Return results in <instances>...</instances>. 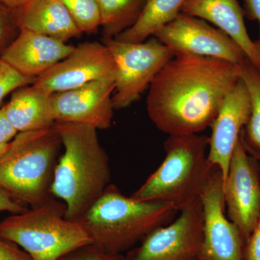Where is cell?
Returning <instances> with one entry per match:
<instances>
[{"mask_svg":"<svg viewBox=\"0 0 260 260\" xmlns=\"http://www.w3.org/2000/svg\"><path fill=\"white\" fill-rule=\"evenodd\" d=\"M30 0H0L2 4L12 10H18L27 4Z\"/></svg>","mask_w":260,"mask_h":260,"instance_id":"obj_31","label":"cell"},{"mask_svg":"<svg viewBox=\"0 0 260 260\" xmlns=\"http://www.w3.org/2000/svg\"><path fill=\"white\" fill-rule=\"evenodd\" d=\"M19 32L15 10L0 3V58L18 37Z\"/></svg>","mask_w":260,"mask_h":260,"instance_id":"obj_24","label":"cell"},{"mask_svg":"<svg viewBox=\"0 0 260 260\" xmlns=\"http://www.w3.org/2000/svg\"><path fill=\"white\" fill-rule=\"evenodd\" d=\"M254 47H255V51L256 56H257L258 61H259V65H260V37L257 40L254 42Z\"/></svg>","mask_w":260,"mask_h":260,"instance_id":"obj_32","label":"cell"},{"mask_svg":"<svg viewBox=\"0 0 260 260\" xmlns=\"http://www.w3.org/2000/svg\"><path fill=\"white\" fill-rule=\"evenodd\" d=\"M186 0H146L143 12L131 28L114 39L121 42L140 43L148 40L162 27L173 21Z\"/></svg>","mask_w":260,"mask_h":260,"instance_id":"obj_19","label":"cell"},{"mask_svg":"<svg viewBox=\"0 0 260 260\" xmlns=\"http://www.w3.org/2000/svg\"><path fill=\"white\" fill-rule=\"evenodd\" d=\"M239 64L241 78L245 83L251 101L250 116L241 133V140L248 153L260 156V67L246 57Z\"/></svg>","mask_w":260,"mask_h":260,"instance_id":"obj_20","label":"cell"},{"mask_svg":"<svg viewBox=\"0 0 260 260\" xmlns=\"http://www.w3.org/2000/svg\"><path fill=\"white\" fill-rule=\"evenodd\" d=\"M8 146H9V143H8V144H0V157L5 153Z\"/></svg>","mask_w":260,"mask_h":260,"instance_id":"obj_33","label":"cell"},{"mask_svg":"<svg viewBox=\"0 0 260 260\" xmlns=\"http://www.w3.org/2000/svg\"><path fill=\"white\" fill-rule=\"evenodd\" d=\"M28 209V206L15 200L4 189L0 188V213L8 212L12 214L22 213Z\"/></svg>","mask_w":260,"mask_h":260,"instance_id":"obj_28","label":"cell"},{"mask_svg":"<svg viewBox=\"0 0 260 260\" xmlns=\"http://www.w3.org/2000/svg\"><path fill=\"white\" fill-rule=\"evenodd\" d=\"M244 14L248 19L258 23L260 37V0H243Z\"/></svg>","mask_w":260,"mask_h":260,"instance_id":"obj_30","label":"cell"},{"mask_svg":"<svg viewBox=\"0 0 260 260\" xmlns=\"http://www.w3.org/2000/svg\"><path fill=\"white\" fill-rule=\"evenodd\" d=\"M181 13L203 19L223 30L237 43L246 58L260 67L254 43L244 23V9L238 0H186Z\"/></svg>","mask_w":260,"mask_h":260,"instance_id":"obj_16","label":"cell"},{"mask_svg":"<svg viewBox=\"0 0 260 260\" xmlns=\"http://www.w3.org/2000/svg\"><path fill=\"white\" fill-rule=\"evenodd\" d=\"M254 158L257 159V160L260 162V156L254 157Z\"/></svg>","mask_w":260,"mask_h":260,"instance_id":"obj_34","label":"cell"},{"mask_svg":"<svg viewBox=\"0 0 260 260\" xmlns=\"http://www.w3.org/2000/svg\"><path fill=\"white\" fill-rule=\"evenodd\" d=\"M223 198L228 218L239 229L246 244L260 218V162L248 153L241 137L223 182Z\"/></svg>","mask_w":260,"mask_h":260,"instance_id":"obj_9","label":"cell"},{"mask_svg":"<svg viewBox=\"0 0 260 260\" xmlns=\"http://www.w3.org/2000/svg\"><path fill=\"white\" fill-rule=\"evenodd\" d=\"M64 153L54 170L51 194L66 207L65 217L78 221L111 184L109 159L93 126L56 122Z\"/></svg>","mask_w":260,"mask_h":260,"instance_id":"obj_2","label":"cell"},{"mask_svg":"<svg viewBox=\"0 0 260 260\" xmlns=\"http://www.w3.org/2000/svg\"><path fill=\"white\" fill-rule=\"evenodd\" d=\"M174 54L208 56L240 64L246 57L237 42L208 22L181 13L153 36Z\"/></svg>","mask_w":260,"mask_h":260,"instance_id":"obj_11","label":"cell"},{"mask_svg":"<svg viewBox=\"0 0 260 260\" xmlns=\"http://www.w3.org/2000/svg\"><path fill=\"white\" fill-rule=\"evenodd\" d=\"M35 80L34 78L20 75L0 59V105L5 98L15 90L30 85Z\"/></svg>","mask_w":260,"mask_h":260,"instance_id":"obj_23","label":"cell"},{"mask_svg":"<svg viewBox=\"0 0 260 260\" xmlns=\"http://www.w3.org/2000/svg\"><path fill=\"white\" fill-rule=\"evenodd\" d=\"M83 34H93L101 28L97 0H60Z\"/></svg>","mask_w":260,"mask_h":260,"instance_id":"obj_22","label":"cell"},{"mask_svg":"<svg viewBox=\"0 0 260 260\" xmlns=\"http://www.w3.org/2000/svg\"><path fill=\"white\" fill-rule=\"evenodd\" d=\"M203 207V242L199 260H244L245 242L228 218L223 198V174L214 167L200 198Z\"/></svg>","mask_w":260,"mask_h":260,"instance_id":"obj_10","label":"cell"},{"mask_svg":"<svg viewBox=\"0 0 260 260\" xmlns=\"http://www.w3.org/2000/svg\"><path fill=\"white\" fill-rule=\"evenodd\" d=\"M177 213L172 204L126 197L111 184L78 222L92 244L107 252L123 254L154 229L172 222Z\"/></svg>","mask_w":260,"mask_h":260,"instance_id":"obj_3","label":"cell"},{"mask_svg":"<svg viewBox=\"0 0 260 260\" xmlns=\"http://www.w3.org/2000/svg\"><path fill=\"white\" fill-rule=\"evenodd\" d=\"M240 79V64L176 54L149 87V118L168 135L200 134L211 126L224 99Z\"/></svg>","mask_w":260,"mask_h":260,"instance_id":"obj_1","label":"cell"},{"mask_svg":"<svg viewBox=\"0 0 260 260\" xmlns=\"http://www.w3.org/2000/svg\"><path fill=\"white\" fill-rule=\"evenodd\" d=\"M15 11L20 30H30L64 42L83 34L60 0H30Z\"/></svg>","mask_w":260,"mask_h":260,"instance_id":"obj_18","label":"cell"},{"mask_svg":"<svg viewBox=\"0 0 260 260\" xmlns=\"http://www.w3.org/2000/svg\"><path fill=\"white\" fill-rule=\"evenodd\" d=\"M114 75L115 64L107 46L102 42H87L75 47L69 55L38 77L34 83L54 93Z\"/></svg>","mask_w":260,"mask_h":260,"instance_id":"obj_12","label":"cell"},{"mask_svg":"<svg viewBox=\"0 0 260 260\" xmlns=\"http://www.w3.org/2000/svg\"><path fill=\"white\" fill-rule=\"evenodd\" d=\"M115 75L90 82L72 90L52 93L56 122L77 123L107 129L114 116Z\"/></svg>","mask_w":260,"mask_h":260,"instance_id":"obj_13","label":"cell"},{"mask_svg":"<svg viewBox=\"0 0 260 260\" xmlns=\"http://www.w3.org/2000/svg\"><path fill=\"white\" fill-rule=\"evenodd\" d=\"M104 39H114L139 18L146 0H97Z\"/></svg>","mask_w":260,"mask_h":260,"instance_id":"obj_21","label":"cell"},{"mask_svg":"<svg viewBox=\"0 0 260 260\" xmlns=\"http://www.w3.org/2000/svg\"><path fill=\"white\" fill-rule=\"evenodd\" d=\"M66 207L52 198L44 204L0 220V237L22 248L32 260H58L91 240Z\"/></svg>","mask_w":260,"mask_h":260,"instance_id":"obj_6","label":"cell"},{"mask_svg":"<svg viewBox=\"0 0 260 260\" xmlns=\"http://www.w3.org/2000/svg\"><path fill=\"white\" fill-rule=\"evenodd\" d=\"M58 260H126L123 254H112L95 244H85L67 253Z\"/></svg>","mask_w":260,"mask_h":260,"instance_id":"obj_25","label":"cell"},{"mask_svg":"<svg viewBox=\"0 0 260 260\" xmlns=\"http://www.w3.org/2000/svg\"><path fill=\"white\" fill-rule=\"evenodd\" d=\"M61 148L54 126L19 133L0 157V188L30 208L54 198L51 186Z\"/></svg>","mask_w":260,"mask_h":260,"instance_id":"obj_5","label":"cell"},{"mask_svg":"<svg viewBox=\"0 0 260 260\" xmlns=\"http://www.w3.org/2000/svg\"><path fill=\"white\" fill-rule=\"evenodd\" d=\"M18 134V132L8 120L3 106L0 107V144L10 143Z\"/></svg>","mask_w":260,"mask_h":260,"instance_id":"obj_29","label":"cell"},{"mask_svg":"<svg viewBox=\"0 0 260 260\" xmlns=\"http://www.w3.org/2000/svg\"><path fill=\"white\" fill-rule=\"evenodd\" d=\"M115 64L114 110H121L137 102L154 78L175 54L156 38L130 43L102 39Z\"/></svg>","mask_w":260,"mask_h":260,"instance_id":"obj_7","label":"cell"},{"mask_svg":"<svg viewBox=\"0 0 260 260\" xmlns=\"http://www.w3.org/2000/svg\"><path fill=\"white\" fill-rule=\"evenodd\" d=\"M51 95L34 83L11 93L9 102L3 107L8 120L18 133L40 131L54 126Z\"/></svg>","mask_w":260,"mask_h":260,"instance_id":"obj_17","label":"cell"},{"mask_svg":"<svg viewBox=\"0 0 260 260\" xmlns=\"http://www.w3.org/2000/svg\"><path fill=\"white\" fill-rule=\"evenodd\" d=\"M75 46L28 30H20L0 59L20 75L37 80L63 60Z\"/></svg>","mask_w":260,"mask_h":260,"instance_id":"obj_15","label":"cell"},{"mask_svg":"<svg viewBox=\"0 0 260 260\" xmlns=\"http://www.w3.org/2000/svg\"><path fill=\"white\" fill-rule=\"evenodd\" d=\"M0 260H32L25 251L16 244L0 237Z\"/></svg>","mask_w":260,"mask_h":260,"instance_id":"obj_26","label":"cell"},{"mask_svg":"<svg viewBox=\"0 0 260 260\" xmlns=\"http://www.w3.org/2000/svg\"><path fill=\"white\" fill-rule=\"evenodd\" d=\"M251 114L249 92L242 78L224 99L215 117L210 136L208 160L218 167L226 179L229 164L241 133L247 124Z\"/></svg>","mask_w":260,"mask_h":260,"instance_id":"obj_14","label":"cell"},{"mask_svg":"<svg viewBox=\"0 0 260 260\" xmlns=\"http://www.w3.org/2000/svg\"><path fill=\"white\" fill-rule=\"evenodd\" d=\"M170 223L154 229L126 254V260H199L203 242L201 200L179 211Z\"/></svg>","mask_w":260,"mask_h":260,"instance_id":"obj_8","label":"cell"},{"mask_svg":"<svg viewBox=\"0 0 260 260\" xmlns=\"http://www.w3.org/2000/svg\"><path fill=\"white\" fill-rule=\"evenodd\" d=\"M244 260H260V218L250 237L246 241Z\"/></svg>","mask_w":260,"mask_h":260,"instance_id":"obj_27","label":"cell"},{"mask_svg":"<svg viewBox=\"0 0 260 260\" xmlns=\"http://www.w3.org/2000/svg\"><path fill=\"white\" fill-rule=\"evenodd\" d=\"M209 143L205 135H169L165 158L132 197L169 203L179 212L200 199L215 167L208 160Z\"/></svg>","mask_w":260,"mask_h":260,"instance_id":"obj_4","label":"cell"}]
</instances>
